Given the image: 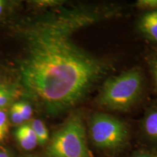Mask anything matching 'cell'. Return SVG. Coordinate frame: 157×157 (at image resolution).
<instances>
[{"label": "cell", "instance_id": "obj_1", "mask_svg": "<svg viewBox=\"0 0 157 157\" xmlns=\"http://www.w3.org/2000/svg\"><path fill=\"white\" fill-rule=\"evenodd\" d=\"M98 13L75 10L48 16L22 31L17 74L23 93L47 114L75 107L106 75L109 66L80 48L74 32L97 21Z\"/></svg>", "mask_w": 157, "mask_h": 157}, {"label": "cell", "instance_id": "obj_2", "mask_svg": "<svg viewBox=\"0 0 157 157\" xmlns=\"http://www.w3.org/2000/svg\"><path fill=\"white\" fill-rule=\"evenodd\" d=\"M143 85L144 79L140 71L129 70L104 82L98 102L111 111H125L138 101Z\"/></svg>", "mask_w": 157, "mask_h": 157}, {"label": "cell", "instance_id": "obj_3", "mask_svg": "<svg viewBox=\"0 0 157 157\" xmlns=\"http://www.w3.org/2000/svg\"><path fill=\"white\" fill-rule=\"evenodd\" d=\"M46 154L48 157H90L81 118L74 116L55 132Z\"/></svg>", "mask_w": 157, "mask_h": 157}, {"label": "cell", "instance_id": "obj_4", "mask_svg": "<svg viewBox=\"0 0 157 157\" xmlns=\"http://www.w3.org/2000/svg\"><path fill=\"white\" fill-rule=\"evenodd\" d=\"M90 134L96 147L110 151L123 147L129 136L128 128L122 121L103 113H96L92 116Z\"/></svg>", "mask_w": 157, "mask_h": 157}, {"label": "cell", "instance_id": "obj_5", "mask_svg": "<svg viewBox=\"0 0 157 157\" xmlns=\"http://www.w3.org/2000/svg\"><path fill=\"white\" fill-rule=\"evenodd\" d=\"M15 137L20 146L25 151L32 150L38 145L36 135L29 123L19 125L15 131Z\"/></svg>", "mask_w": 157, "mask_h": 157}, {"label": "cell", "instance_id": "obj_6", "mask_svg": "<svg viewBox=\"0 0 157 157\" xmlns=\"http://www.w3.org/2000/svg\"><path fill=\"white\" fill-rule=\"evenodd\" d=\"M138 26L147 38L157 43V10L145 13L139 21Z\"/></svg>", "mask_w": 157, "mask_h": 157}, {"label": "cell", "instance_id": "obj_7", "mask_svg": "<svg viewBox=\"0 0 157 157\" xmlns=\"http://www.w3.org/2000/svg\"><path fill=\"white\" fill-rule=\"evenodd\" d=\"M143 129L147 136L157 143V108L146 113L143 119Z\"/></svg>", "mask_w": 157, "mask_h": 157}, {"label": "cell", "instance_id": "obj_8", "mask_svg": "<svg viewBox=\"0 0 157 157\" xmlns=\"http://www.w3.org/2000/svg\"><path fill=\"white\" fill-rule=\"evenodd\" d=\"M29 124L36 135L38 144L44 145L49 140V132L44 123L40 119H35Z\"/></svg>", "mask_w": 157, "mask_h": 157}, {"label": "cell", "instance_id": "obj_9", "mask_svg": "<svg viewBox=\"0 0 157 157\" xmlns=\"http://www.w3.org/2000/svg\"><path fill=\"white\" fill-rule=\"evenodd\" d=\"M14 96V90L5 85L0 86V109H2Z\"/></svg>", "mask_w": 157, "mask_h": 157}, {"label": "cell", "instance_id": "obj_10", "mask_svg": "<svg viewBox=\"0 0 157 157\" xmlns=\"http://www.w3.org/2000/svg\"><path fill=\"white\" fill-rule=\"evenodd\" d=\"M9 127L7 113L4 109H0V142L2 141L8 134Z\"/></svg>", "mask_w": 157, "mask_h": 157}, {"label": "cell", "instance_id": "obj_11", "mask_svg": "<svg viewBox=\"0 0 157 157\" xmlns=\"http://www.w3.org/2000/svg\"><path fill=\"white\" fill-rule=\"evenodd\" d=\"M19 112L21 113L24 121H28L33 114V110L31 105L26 101H19L13 104Z\"/></svg>", "mask_w": 157, "mask_h": 157}, {"label": "cell", "instance_id": "obj_12", "mask_svg": "<svg viewBox=\"0 0 157 157\" xmlns=\"http://www.w3.org/2000/svg\"><path fill=\"white\" fill-rule=\"evenodd\" d=\"M136 6L139 8L147 10L148 12L157 10V0H139L136 2Z\"/></svg>", "mask_w": 157, "mask_h": 157}, {"label": "cell", "instance_id": "obj_13", "mask_svg": "<svg viewBox=\"0 0 157 157\" xmlns=\"http://www.w3.org/2000/svg\"><path fill=\"white\" fill-rule=\"evenodd\" d=\"M10 120L14 124L21 125L22 124L23 122H24V119L21 115V113L19 112V111L16 109V107L14 105L11 107L10 110Z\"/></svg>", "mask_w": 157, "mask_h": 157}, {"label": "cell", "instance_id": "obj_14", "mask_svg": "<svg viewBox=\"0 0 157 157\" xmlns=\"http://www.w3.org/2000/svg\"><path fill=\"white\" fill-rule=\"evenodd\" d=\"M150 68L151 71L154 84L157 88V55L154 56V58L151 60Z\"/></svg>", "mask_w": 157, "mask_h": 157}, {"label": "cell", "instance_id": "obj_15", "mask_svg": "<svg viewBox=\"0 0 157 157\" xmlns=\"http://www.w3.org/2000/svg\"><path fill=\"white\" fill-rule=\"evenodd\" d=\"M132 157H155V156L149 154H146V153H141V154H136Z\"/></svg>", "mask_w": 157, "mask_h": 157}, {"label": "cell", "instance_id": "obj_16", "mask_svg": "<svg viewBox=\"0 0 157 157\" xmlns=\"http://www.w3.org/2000/svg\"><path fill=\"white\" fill-rule=\"evenodd\" d=\"M0 157H11V155L7 151H0Z\"/></svg>", "mask_w": 157, "mask_h": 157}, {"label": "cell", "instance_id": "obj_17", "mask_svg": "<svg viewBox=\"0 0 157 157\" xmlns=\"http://www.w3.org/2000/svg\"><path fill=\"white\" fill-rule=\"evenodd\" d=\"M3 8H4V2L0 0V15H1L2 13Z\"/></svg>", "mask_w": 157, "mask_h": 157}, {"label": "cell", "instance_id": "obj_18", "mask_svg": "<svg viewBox=\"0 0 157 157\" xmlns=\"http://www.w3.org/2000/svg\"><path fill=\"white\" fill-rule=\"evenodd\" d=\"M25 157H38V156H25Z\"/></svg>", "mask_w": 157, "mask_h": 157}, {"label": "cell", "instance_id": "obj_19", "mask_svg": "<svg viewBox=\"0 0 157 157\" xmlns=\"http://www.w3.org/2000/svg\"><path fill=\"white\" fill-rule=\"evenodd\" d=\"M2 84H1V78H0V86H1Z\"/></svg>", "mask_w": 157, "mask_h": 157}]
</instances>
